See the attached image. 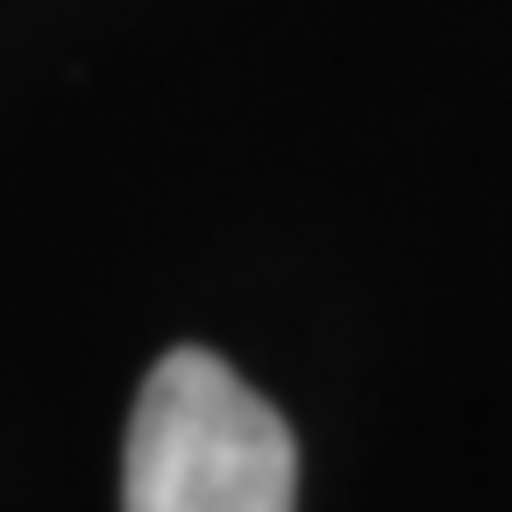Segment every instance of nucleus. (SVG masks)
<instances>
[{"instance_id": "1", "label": "nucleus", "mask_w": 512, "mask_h": 512, "mask_svg": "<svg viewBox=\"0 0 512 512\" xmlns=\"http://www.w3.org/2000/svg\"><path fill=\"white\" fill-rule=\"evenodd\" d=\"M299 448L278 406L214 349H171L136 392L121 512H292Z\"/></svg>"}]
</instances>
